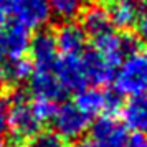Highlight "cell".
<instances>
[{
    "label": "cell",
    "instance_id": "27",
    "mask_svg": "<svg viewBox=\"0 0 147 147\" xmlns=\"http://www.w3.org/2000/svg\"><path fill=\"white\" fill-rule=\"evenodd\" d=\"M0 80H2V78H0Z\"/></svg>",
    "mask_w": 147,
    "mask_h": 147
},
{
    "label": "cell",
    "instance_id": "4",
    "mask_svg": "<svg viewBox=\"0 0 147 147\" xmlns=\"http://www.w3.org/2000/svg\"><path fill=\"white\" fill-rule=\"evenodd\" d=\"M73 102L88 117L114 116L122 104L116 91H107L101 86H86L83 89H78Z\"/></svg>",
    "mask_w": 147,
    "mask_h": 147
},
{
    "label": "cell",
    "instance_id": "20",
    "mask_svg": "<svg viewBox=\"0 0 147 147\" xmlns=\"http://www.w3.org/2000/svg\"><path fill=\"white\" fill-rule=\"evenodd\" d=\"M136 27H137V38L140 41L147 43V8L144 10V13L140 15V18L137 20Z\"/></svg>",
    "mask_w": 147,
    "mask_h": 147
},
{
    "label": "cell",
    "instance_id": "8",
    "mask_svg": "<svg viewBox=\"0 0 147 147\" xmlns=\"http://www.w3.org/2000/svg\"><path fill=\"white\" fill-rule=\"evenodd\" d=\"M127 137V127L114 116H99L91 127V139L98 147H124Z\"/></svg>",
    "mask_w": 147,
    "mask_h": 147
},
{
    "label": "cell",
    "instance_id": "26",
    "mask_svg": "<svg viewBox=\"0 0 147 147\" xmlns=\"http://www.w3.org/2000/svg\"><path fill=\"white\" fill-rule=\"evenodd\" d=\"M144 55H146V58H147V50H146V53H144Z\"/></svg>",
    "mask_w": 147,
    "mask_h": 147
},
{
    "label": "cell",
    "instance_id": "19",
    "mask_svg": "<svg viewBox=\"0 0 147 147\" xmlns=\"http://www.w3.org/2000/svg\"><path fill=\"white\" fill-rule=\"evenodd\" d=\"M8 131V99L0 98V136Z\"/></svg>",
    "mask_w": 147,
    "mask_h": 147
},
{
    "label": "cell",
    "instance_id": "17",
    "mask_svg": "<svg viewBox=\"0 0 147 147\" xmlns=\"http://www.w3.org/2000/svg\"><path fill=\"white\" fill-rule=\"evenodd\" d=\"M32 106H33L35 114L38 116V119L41 121V124H47L51 121L55 114V109H56V101L48 99V98H36V96H32Z\"/></svg>",
    "mask_w": 147,
    "mask_h": 147
},
{
    "label": "cell",
    "instance_id": "12",
    "mask_svg": "<svg viewBox=\"0 0 147 147\" xmlns=\"http://www.w3.org/2000/svg\"><path fill=\"white\" fill-rule=\"evenodd\" d=\"M53 35H55V40H56L58 51L63 56L78 55L86 48V38H88L86 33L83 32L81 25L73 23L71 20L60 25Z\"/></svg>",
    "mask_w": 147,
    "mask_h": 147
},
{
    "label": "cell",
    "instance_id": "16",
    "mask_svg": "<svg viewBox=\"0 0 147 147\" xmlns=\"http://www.w3.org/2000/svg\"><path fill=\"white\" fill-rule=\"evenodd\" d=\"M18 147H65V140L58 137L55 132H43L40 131L33 137L23 140Z\"/></svg>",
    "mask_w": 147,
    "mask_h": 147
},
{
    "label": "cell",
    "instance_id": "14",
    "mask_svg": "<svg viewBox=\"0 0 147 147\" xmlns=\"http://www.w3.org/2000/svg\"><path fill=\"white\" fill-rule=\"evenodd\" d=\"M51 15H56L63 22H69L80 17L86 10L89 0H47Z\"/></svg>",
    "mask_w": 147,
    "mask_h": 147
},
{
    "label": "cell",
    "instance_id": "21",
    "mask_svg": "<svg viewBox=\"0 0 147 147\" xmlns=\"http://www.w3.org/2000/svg\"><path fill=\"white\" fill-rule=\"evenodd\" d=\"M124 147H147V136L134 132L132 136L127 137V142Z\"/></svg>",
    "mask_w": 147,
    "mask_h": 147
},
{
    "label": "cell",
    "instance_id": "7",
    "mask_svg": "<svg viewBox=\"0 0 147 147\" xmlns=\"http://www.w3.org/2000/svg\"><path fill=\"white\" fill-rule=\"evenodd\" d=\"M10 17L27 30H40L51 17V10L47 0H18Z\"/></svg>",
    "mask_w": 147,
    "mask_h": 147
},
{
    "label": "cell",
    "instance_id": "5",
    "mask_svg": "<svg viewBox=\"0 0 147 147\" xmlns=\"http://www.w3.org/2000/svg\"><path fill=\"white\" fill-rule=\"evenodd\" d=\"M50 122L53 124V132L63 140H78L89 129L91 117H88L74 102H61L56 106Z\"/></svg>",
    "mask_w": 147,
    "mask_h": 147
},
{
    "label": "cell",
    "instance_id": "1",
    "mask_svg": "<svg viewBox=\"0 0 147 147\" xmlns=\"http://www.w3.org/2000/svg\"><path fill=\"white\" fill-rule=\"evenodd\" d=\"M114 91L117 94L134 96L147 91V58L144 53L127 56L114 69Z\"/></svg>",
    "mask_w": 147,
    "mask_h": 147
},
{
    "label": "cell",
    "instance_id": "23",
    "mask_svg": "<svg viewBox=\"0 0 147 147\" xmlns=\"http://www.w3.org/2000/svg\"><path fill=\"white\" fill-rule=\"evenodd\" d=\"M74 147H98V144L91 137H81V139L76 140Z\"/></svg>",
    "mask_w": 147,
    "mask_h": 147
},
{
    "label": "cell",
    "instance_id": "3",
    "mask_svg": "<svg viewBox=\"0 0 147 147\" xmlns=\"http://www.w3.org/2000/svg\"><path fill=\"white\" fill-rule=\"evenodd\" d=\"M139 41L140 40L137 38V35L121 33V32L109 30L107 33L94 38L93 43L98 55L106 61L107 65H111L116 69L127 56L137 53Z\"/></svg>",
    "mask_w": 147,
    "mask_h": 147
},
{
    "label": "cell",
    "instance_id": "25",
    "mask_svg": "<svg viewBox=\"0 0 147 147\" xmlns=\"http://www.w3.org/2000/svg\"><path fill=\"white\" fill-rule=\"evenodd\" d=\"M0 147H7V142L2 139V136H0Z\"/></svg>",
    "mask_w": 147,
    "mask_h": 147
},
{
    "label": "cell",
    "instance_id": "18",
    "mask_svg": "<svg viewBox=\"0 0 147 147\" xmlns=\"http://www.w3.org/2000/svg\"><path fill=\"white\" fill-rule=\"evenodd\" d=\"M7 63H8V47H7V36H5V27H2L0 28V73H2V68Z\"/></svg>",
    "mask_w": 147,
    "mask_h": 147
},
{
    "label": "cell",
    "instance_id": "24",
    "mask_svg": "<svg viewBox=\"0 0 147 147\" xmlns=\"http://www.w3.org/2000/svg\"><path fill=\"white\" fill-rule=\"evenodd\" d=\"M7 18H8L7 15H3L2 12H0V28L5 27V23H7Z\"/></svg>",
    "mask_w": 147,
    "mask_h": 147
},
{
    "label": "cell",
    "instance_id": "6",
    "mask_svg": "<svg viewBox=\"0 0 147 147\" xmlns=\"http://www.w3.org/2000/svg\"><path fill=\"white\" fill-rule=\"evenodd\" d=\"M99 5L111 18L113 27L127 30L134 27L147 8V0H99Z\"/></svg>",
    "mask_w": 147,
    "mask_h": 147
},
{
    "label": "cell",
    "instance_id": "11",
    "mask_svg": "<svg viewBox=\"0 0 147 147\" xmlns=\"http://www.w3.org/2000/svg\"><path fill=\"white\" fill-rule=\"evenodd\" d=\"M28 83H30L32 96L36 98L60 101L66 94V89L55 74V69H33L28 78Z\"/></svg>",
    "mask_w": 147,
    "mask_h": 147
},
{
    "label": "cell",
    "instance_id": "9",
    "mask_svg": "<svg viewBox=\"0 0 147 147\" xmlns=\"http://www.w3.org/2000/svg\"><path fill=\"white\" fill-rule=\"evenodd\" d=\"M28 55L33 69H55V65L60 58L55 35L50 32H38L32 36Z\"/></svg>",
    "mask_w": 147,
    "mask_h": 147
},
{
    "label": "cell",
    "instance_id": "2",
    "mask_svg": "<svg viewBox=\"0 0 147 147\" xmlns=\"http://www.w3.org/2000/svg\"><path fill=\"white\" fill-rule=\"evenodd\" d=\"M41 121L35 114L32 98L25 94H15L8 101V131L17 140H27L41 131Z\"/></svg>",
    "mask_w": 147,
    "mask_h": 147
},
{
    "label": "cell",
    "instance_id": "15",
    "mask_svg": "<svg viewBox=\"0 0 147 147\" xmlns=\"http://www.w3.org/2000/svg\"><path fill=\"white\" fill-rule=\"evenodd\" d=\"M33 71V65L30 58L23 56V58H18V60H12L8 61L5 66L2 68V80H7L10 83H23V81H28L30 74Z\"/></svg>",
    "mask_w": 147,
    "mask_h": 147
},
{
    "label": "cell",
    "instance_id": "10",
    "mask_svg": "<svg viewBox=\"0 0 147 147\" xmlns=\"http://www.w3.org/2000/svg\"><path fill=\"white\" fill-rule=\"evenodd\" d=\"M121 119L132 132L147 136V91L129 96V99L121 104Z\"/></svg>",
    "mask_w": 147,
    "mask_h": 147
},
{
    "label": "cell",
    "instance_id": "13",
    "mask_svg": "<svg viewBox=\"0 0 147 147\" xmlns=\"http://www.w3.org/2000/svg\"><path fill=\"white\" fill-rule=\"evenodd\" d=\"M81 17V28L89 38H98L101 35L107 33L109 30H113V23L106 10L101 5H93L86 7V10L80 15Z\"/></svg>",
    "mask_w": 147,
    "mask_h": 147
},
{
    "label": "cell",
    "instance_id": "22",
    "mask_svg": "<svg viewBox=\"0 0 147 147\" xmlns=\"http://www.w3.org/2000/svg\"><path fill=\"white\" fill-rule=\"evenodd\" d=\"M17 2L18 0H0V12L3 15H7V17H10L15 5H17Z\"/></svg>",
    "mask_w": 147,
    "mask_h": 147
}]
</instances>
